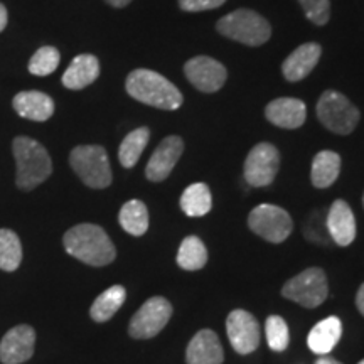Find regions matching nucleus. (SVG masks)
<instances>
[{"instance_id": "nucleus-33", "label": "nucleus", "mask_w": 364, "mask_h": 364, "mask_svg": "<svg viewBox=\"0 0 364 364\" xmlns=\"http://www.w3.org/2000/svg\"><path fill=\"white\" fill-rule=\"evenodd\" d=\"M225 2L226 0H179V7L186 12H201L221 7Z\"/></svg>"}, {"instance_id": "nucleus-19", "label": "nucleus", "mask_w": 364, "mask_h": 364, "mask_svg": "<svg viewBox=\"0 0 364 364\" xmlns=\"http://www.w3.org/2000/svg\"><path fill=\"white\" fill-rule=\"evenodd\" d=\"M321 53V46L316 43L302 44L295 49L282 65V73H284L285 80L300 81L311 75V71L317 66Z\"/></svg>"}, {"instance_id": "nucleus-37", "label": "nucleus", "mask_w": 364, "mask_h": 364, "mask_svg": "<svg viewBox=\"0 0 364 364\" xmlns=\"http://www.w3.org/2000/svg\"><path fill=\"white\" fill-rule=\"evenodd\" d=\"M316 364H341L339 361H336V359H332L329 356H321L316 361Z\"/></svg>"}, {"instance_id": "nucleus-26", "label": "nucleus", "mask_w": 364, "mask_h": 364, "mask_svg": "<svg viewBox=\"0 0 364 364\" xmlns=\"http://www.w3.org/2000/svg\"><path fill=\"white\" fill-rule=\"evenodd\" d=\"M176 260L182 270H201L208 263V250L198 236H188V238L182 240Z\"/></svg>"}, {"instance_id": "nucleus-34", "label": "nucleus", "mask_w": 364, "mask_h": 364, "mask_svg": "<svg viewBox=\"0 0 364 364\" xmlns=\"http://www.w3.org/2000/svg\"><path fill=\"white\" fill-rule=\"evenodd\" d=\"M356 306H358V311L363 314L364 316V284L359 287L358 290V295H356Z\"/></svg>"}, {"instance_id": "nucleus-4", "label": "nucleus", "mask_w": 364, "mask_h": 364, "mask_svg": "<svg viewBox=\"0 0 364 364\" xmlns=\"http://www.w3.org/2000/svg\"><path fill=\"white\" fill-rule=\"evenodd\" d=\"M216 29L228 39L247 46H262L272 36V27L265 17L248 11V9H238V11L228 14L218 21Z\"/></svg>"}, {"instance_id": "nucleus-10", "label": "nucleus", "mask_w": 364, "mask_h": 364, "mask_svg": "<svg viewBox=\"0 0 364 364\" xmlns=\"http://www.w3.org/2000/svg\"><path fill=\"white\" fill-rule=\"evenodd\" d=\"M280 167V154L272 144L262 142L250 150L245 161V179L253 188H267Z\"/></svg>"}, {"instance_id": "nucleus-11", "label": "nucleus", "mask_w": 364, "mask_h": 364, "mask_svg": "<svg viewBox=\"0 0 364 364\" xmlns=\"http://www.w3.org/2000/svg\"><path fill=\"white\" fill-rule=\"evenodd\" d=\"M226 332L233 349L240 354H250L260 346V326L250 314L243 309H236L226 318Z\"/></svg>"}, {"instance_id": "nucleus-23", "label": "nucleus", "mask_w": 364, "mask_h": 364, "mask_svg": "<svg viewBox=\"0 0 364 364\" xmlns=\"http://www.w3.org/2000/svg\"><path fill=\"white\" fill-rule=\"evenodd\" d=\"M127 290L122 285H113L100 294L90 309V316L95 322H107L124 306Z\"/></svg>"}, {"instance_id": "nucleus-35", "label": "nucleus", "mask_w": 364, "mask_h": 364, "mask_svg": "<svg viewBox=\"0 0 364 364\" xmlns=\"http://www.w3.org/2000/svg\"><path fill=\"white\" fill-rule=\"evenodd\" d=\"M7 21H9L7 9H6V6H4V4H0V33H2V31L6 29Z\"/></svg>"}, {"instance_id": "nucleus-25", "label": "nucleus", "mask_w": 364, "mask_h": 364, "mask_svg": "<svg viewBox=\"0 0 364 364\" xmlns=\"http://www.w3.org/2000/svg\"><path fill=\"white\" fill-rule=\"evenodd\" d=\"M118 221L120 226L124 228L129 235L142 236L147 233L149 230V211L147 206L139 199H132V201L125 203L120 209L118 215Z\"/></svg>"}, {"instance_id": "nucleus-7", "label": "nucleus", "mask_w": 364, "mask_h": 364, "mask_svg": "<svg viewBox=\"0 0 364 364\" xmlns=\"http://www.w3.org/2000/svg\"><path fill=\"white\" fill-rule=\"evenodd\" d=\"M329 285L322 268L312 267L290 279L282 289V295L306 309L318 307L327 299Z\"/></svg>"}, {"instance_id": "nucleus-21", "label": "nucleus", "mask_w": 364, "mask_h": 364, "mask_svg": "<svg viewBox=\"0 0 364 364\" xmlns=\"http://www.w3.org/2000/svg\"><path fill=\"white\" fill-rule=\"evenodd\" d=\"M341 336H343V324L338 317L331 316L314 326V329L309 332L307 344L311 351L327 356L339 343Z\"/></svg>"}, {"instance_id": "nucleus-28", "label": "nucleus", "mask_w": 364, "mask_h": 364, "mask_svg": "<svg viewBox=\"0 0 364 364\" xmlns=\"http://www.w3.org/2000/svg\"><path fill=\"white\" fill-rule=\"evenodd\" d=\"M22 262V245L12 230H0V270L14 272Z\"/></svg>"}, {"instance_id": "nucleus-32", "label": "nucleus", "mask_w": 364, "mask_h": 364, "mask_svg": "<svg viewBox=\"0 0 364 364\" xmlns=\"http://www.w3.org/2000/svg\"><path fill=\"white\" fill-rule=\"evenodd\" d=\"M312 228H316V233L309 236V240L311 241H316V243H326V240L331 238L327 231H321V228H327L326 218H322L321 211L312 213V215L309 216V220L306 223V230H312Z\"/></svg>"}, {"instance_id": "nucleus-1", "label": "nucleus", "mask_w": 364, "mask_h": 364, "mask_svg": "<svg viewBox=\"0 0 364 364\" xmlns=\"http://www.w3.org/2000/svg\"><path fill=\"white\" fill-rule=\"evenodd\" d=\"M63 245L71 257L91 267L110 265L117 257V250L103 228L90 223L76 225L68 230Z\"/></svg>"}, {"instance_id": "nucleus-30", "label": "nucleus", "mask_w": 364, "mask_h": 364, "mask_svg": "<svg viewBox=\"0 0 364 364\" xmlns=\"http://www.w3.org/2000/svg\"><path fill=\"white\" fill-rule=\"evenodd\" d=\"M265 334H267V343L273 351L282 353L285 351L287 346L290 343V332L289 326L284 321V317L280 316H270L265 322Z\"/></svg>"}, {"instance_id": "nucleus-24", "label": "nucleus", "mask_w": 364, "mask_h": 364, "mask_svg": "<svg viewBox=\"0 0 364 364\" xmlns=\"http://www.w3.org/2000/svg\"><path fill=\"white\" fill-rule=\"evenodd\" d=\"M213 198L209 188L203 182H196L186 188L181 196V209L191 218H199L211 211Z\"/></svg>"}, {"instance_id": "nucleus-39", "label": "nucleus", "mask_w": 364, "mask_h": 364, "mask_svg": "<svg viewBox=\"0 0 364 364\" xmlns=\"http://www.w3.org/2000/svg\"><path fill=\"white\" fill-rule=\"evenodd\" d=\"M359 364H364V359H363V361H361V363H359Z\"/></svg>"}, {"instance_id": "nucleus-29", "label": "nucleus", "mask_w": 364, "mask_h": 364, "mask_svg": "<svg viewBox=\"0 0 364 364\" xmlns=\"http://www.w3.org/2000/svg\"><path fill=\"white\" fill-rule=\"evenodd\" d=\"M61 54L53 46H44L33 54L29 61V73L34 76H49L58 70Z\"/></svg>"}, {"instance_id": "nucleus-6", "label": "nucleus", "mask_w": 364, "mask_h": 364, "mask_svg": "<svg viewBox=\"0 0 364 364\" xmlns=\"http://www.w3.org/2000/svg\"><path fill=\"white\" fill-rule=\"evenodd\" d=\"M317 117L327 130L349 135L359 124V110L338 91H324L317 103Z\"/></svg>"}, {"instance_id": "nucleus-5", "label": "nucleus", "mask_w": 364, "mask_h": 364, "mask_svg": "<svg viewBox=\"0 0 364 364\" xmlns=\"http://www.w3.org/2000/svg\"><path fill=\"white\" fill-rule=\"evenodd\" d=\"M73 171L91 189H105L112 184V167L102 145H78L71 150Z\"/></svg>"}, {"instance_id": "nucleus-12", "label": "nucleus", "mask_w": 364, "mask_h": 364, "mask_svg": "<svg viewBox=\"0 0 364 364\" xmlns=\"http://www.w3.org/2000/svg\"><path fill=\"white\" fill-rule=\"evenodd\" d=\"M184 73L191 83L204 93H215V91L223 88L228 78L226 68L216 59L208 56H196L189 59L184 66Z\"/></svg>"}, {"instance_id": "nucleus-8", "label": "nucleus", "mask_w": 364, "mask_h": 364, "mask_svg": "<svg viewBox=\"0 0 364 364\" xmlns=\"http://www.w3.org/2000/svg\"><path fill=\"white\" fill-rule=\"evenodd\" d=\"M248 226L260 238L279 245L292 233V218L289 213L275 204H260L250 213Z\"/></svg>"}, {"instance_id": "nucleus-13", "label": "nucleus", "mask_w": 364, "mask_h": 364, "mask_svg": "<svg viewBox=\"0 0 364 364\" xmlns=\"http://www.w3.org/2000/svg\"><path fill=\"white\" fill-rule=\"evenodd\" d=\"M182 150H184V142H182L181 136H166V139L159 144V147L154 150L152 157L149 159L147 167H145V176H147V179L152 182L166 181L167 177L171 176L176 164L179 162Z\"/></svg>"}, {"instance_id": "nucleus-3", "label": "nucleus", "mask_w": 364, "mask_h": 364, "mask_svg": "<svg viewBox=\"0 0 364 364\" xmlns=\"http://www.w3.org/2000/svg\"><path fill=\"white\" fill-rule=\"evenodd\" d=\"M12 152L17 164V188L33 191L53 174V162L39 142L29 136H16L12 142Z\"/></svg>"}, {"instance_id": "nucleus-15", "label": "nucleus", "mask_w": 364, "mask_h": 364, "mask_svg": "<svg viewBox=\"0 0 364 364\" xmlns=\"http://www.w3.org/2000/svg\"><path fill=\"white\" fill-rule=\"evenodd\" d=\"M326 226L331 240L339 247H349L356 238V218L351 206L343 199L332 203L326 215Z\"/></svg>"}, {"instance_id": "nucleus-38", "label": "nucleus", "mask_w": 364, "mask_h": 364, "mask_svg": "<svg viewBox=\"0 0 364 364\" xmlns=\"http://www.w3.org/2000/svg\"><path fill=\"white\" fill-rule=\"evenodd\" d=\"M363 206H364V196H363Z\"/></svg>"}, {"instance_id": "nucleus-27", "label": "nucleus", "mask_w": 364, "mask_h": 364, "mask_svg": "<svg viewBox=\"0 0 364 364\" xmlns=\"http://www.w3.org/2000/svg\"><path fill=\"white\" fill-rule=\"evenodd\" d=\"M150 140V130L147 127H140L134 132H130L122 142L120 149H118V159L125 169H132L136 162H139L140 156L147 147Z\"/></svg>"}, {"instance_id": "nucleus-36", "label": "nucleus", "mask_w": 364, "mask_h": 364, "mask_svg": "<svg viewBox=\"0 0 364 364\" xmlns=\"http://www.w3.org/2000/svg\"><path fill=\"white\" fill-rule=\"evenodd\" d=\"M105 2H107V4H108V6H112V7L122 9V7L129 6V4L132 2V0H105Z\"/></svg>"}, {"instance_id": "nucleus-17", "label": "nucleus", "mask_w": 364, "mask_h": 364, "mask_svg": "<svg viewBox=\"0 0 364 364\" xmlns=\"http://www.w3.org/2000/svg\"><path fill=\"white\" fill-rule=\"evenodd\" d=\"M225 359L223 346L215 331L203 329L191 339L186 351L188 364H221Z\"/></svg>"}, {"instance_id": "nucleus-14", "label": "nucleus", "mask_w": 364, "mask_h": 364, "mask_svg": "<svg viewBox=\"0 0 364 364\" xmlns=\"http://www.w3.org/2000/svg\"><path fill=\"white\" fill-rule=\"evenodd\" d=\"M36 331L31 326L12 327L0 341V361L4 364H21L33 358Z\"/></svg>"}, {"instance_id": "nucleus-20", "label": "nucleus", "mask_w": 364, "mask_h": 364, "mask_svg": "<svg viewBox=\"0 0 364 364\" xmlns=\"http://www.w3.org/2000/svg\"><path fill=\"white\" fill-rule=\"evenodd\" d=\"M100 76V61L93 54H80L71 61L63 75V85L68 90H83Z\"/></svg>"}, {"instance_id": "nucleus-9", "label": "nucleus", "mask_w": 364, "mask_h": 364, "mask_svg": "<svg viewBox=\"0 0 364 364\" xmlns=\"http://www.w3.org/2000/svg\"><path fill=\"white\" fill-rule=\"evenodd\" d=\"M172 316V306L164 297H152L144 304L135 316L132 317L129 334L134 339L156 338L164 327L167 326Z\"/></svg>"}, {"instance_id": "nucleus-22", "label": "nucleus", "mask_w": 364, "mask_h": 364, "mask_svg": "<svg viewBox=\"0 0 364 364\" xmlns=\"http://www.w3.org/2000/svg\"><path fill=\"white\" fill-rule=\"evenodd\" d=\"M341 172V157L332 150H322L312 161L311 181L318 189L331 188Z\"/></svg>"}, {"instance_id": "nucleus-31", "label": "nucleus", "mask_w": 364, "mask_h": 364, "mask_svg": "<svg viewBox=\"0 0 364 364\" xmlns=\"http://www.w3.org/2000/svg\"><path fill=\"white\" fill-rule=\"evenodd\" d=\"M304 7L307 19L316 26L327 24L331 17V2L329 0H299Z\"/></svg>"}, {"instance_id": "nucleus-16", "label": "nucleus", "mask_w": 364, "mask_h": 364, "mask_svg": "<svg viewBox=\"0 0 364 364\" xmlns=\"http://www.w3.org/2000/svg\"><path fill=\"white\" fill-rule=\"evenodd\" d=\"M265 115L273 125L294 130L304 125L307 118V108L306 103L297 98H277L267 105Z\"/></svg>"}, {"instance_id": "nucleus-2", "label": "nucleus", "mask_w": 364, "mask_h": 364, "mask_svg": "<svg viewBox=\"0 0 364 364\" xmlns=\"http://www.w3.org/2000/svg\"><path fill=\"white\" fill-rule=\"evenodd\" d=\"M127 93L136 102L162 110H177L182 105L181 91L156 71L135 70L132 71L125 83Z\"/></svg>"}, {"instance_id": "nucleus-18", "label": "nucleus", "mask_w": 364, "mask_h": 364, "mask_svg": "<svg viewBox=\"0 0 364 364\" xmlns=\"http://www.w3.org/2000/svg\"><path fill=\"white\" fill-rule=\"evenodd\" d=\"M14 110L22 118L33 122H46L54 115V102L43 91H21L12 100Z\"/></svg>"}]
</instances>
